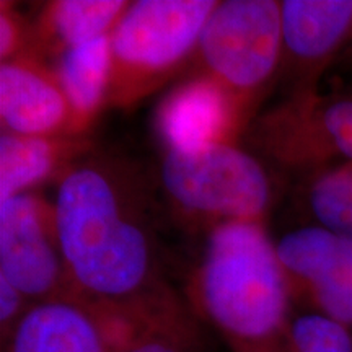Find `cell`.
Returning a JSON list of instances; mask_svg holds the SVG:
<instances>
[{"label":"cell","mask_w":352,"mask_h":352,"mask_svg":"<svg viewBox=\"0 0 352 352\" xmlns=\"http://www.w3.org/2000/svg\"><path fill=\"white\" fill-rule=\"evenodd\" d=\"M109 36L70 50L56 59L54 69L72 108L77 135H88L100 113L108 108L111 83Z\"/></svg>","instance_id":"cell-16"},{"label":"cell","mask_w":352,"mask_h":352,"mask_svg":"<svg viewBox=\"0 0 352 352\" xmlns=\"http://www.w3.org/2000/svg\"><path fill=\"white\" fill-rule=\"evenodd\" d=\"M284 59L283 13L276 0H223L202 30L192 63L239 104L253 124L256 107Z\"/></svg>","instance_id":"cell-5"},{"label":"cell","mask_w":352,"mask_h":352,"mask_svg":"<svg viewBox=\"0 0 352 352\" xmlns=\"http://www.w3.org/2000/svg\"><path fill=\"white\" fill-rule=\"evenodd\" d=\"M32 305L33 303L15 285H12L7 279L0 277V333H2V344H6L8 341V338L12 336Z\"/></svg>","instance_id":"cell-20"},{"label":"cell","mask_w":352,"mask_h":352,"mask_svg":"<svg viewBox=\"0 0 352 352\" xmlns=\"http://www.w3.org/2000/svg\"><path fill=\"white\" fill-rule=\"evenodd\" d=\"M88 135H20L2 132L0 138V202L34 192L44 183L59 182L65 171L90 155Z\"/></svg>","instance_id":"cell-14"},{"label":"cell","mask_w":352,"mask_h":352,"mask_svg":"<svg viewBox=\"0 0 352 352\" xmlns=\"http://www.w3.org/2000/svg\"><path fill=\"white\" fill-rule=\"evenodd\" d=\"M131 2L126 0H54L33 21L32 52L50 63L70 50L108 36Z\"/></svg>","instance_id":"cell-15"},{"label":"cell","mask_w":352,"mask_h":352,"mask_svg":"<svg viewBox=\"0 0 352 352\" xmlns=\"http://www.w3.org/2000/svg\"><path fill=\"white\" fill-rule=\"evenodd\" d=\"M2 352H109L98 315L77 298L34 303Z\"/></svg>","instance_id":"cell-13"},{"label":"cell","mask_w":352,"mask_h":352,"mask_svg":"<svg viewBox=\"0 0 352 352\" xmlns=\"http://www.w3.org/2000/svg\"><path fill=\"white\" fill-rule=\"evenodd\" d=\"M285 352H292V351H285Z\"/></svg>","instance_id":"cell-21"},{"label":"cell","mask_w":352,"mask_h":352,"mask_svg":"<svg viewBox=\"0 0 352 352\" xmlns=\"http://www.w3.org/2000/svg\"><path fill=\"white\" fill-rule=\"evenodd\" d=\"M57 232L74 296L122 305L165 287L139 175L124 162L83 157L57 182Z\"/></svg>","instance_id":"cell-1"},{"label":"cell","mask_w":352,"mask_h":352,"mask_svg":"<svg viewBox=\"0 0 352 352\" xmlns=\"http://www.w3.org/2000/svg\"><path fill=\"white\" fill-rule=\"evenodd\" d=\"M160 182L173 212L191 227L209 233L223 223H266L272 201L270 175L239 144L165 151Z\"/></svg>","instance_id":"cell-4"},{"label":"cell","mask_w":352,"mask_h":352,"mask_svg":"<svg viewBox=\"0 0 352 352\" xmlns=\"http://www.w3.org/2000/svg\"><path fill=\"white\" fill-rule=\"evenodd\" d=\"M109 352H199V318L168 285L122 305H90Z\"/></svg>","instance_id":"cell-10"},{"label":"cell","mask_w":352,"mask_h":352,"mask_svg":"<svg viewBox=\"0 0 352 352\" xmlns=\"http://www.w3.org/2000/svg\"><path fill=\"white\" fill-rule=\"evenodd\" d=\"M284 59L302 76L321 70L352 43V0H284Z\"/></svg>","instance_id":"cell-12"},{"label":"cell","mask_w":352,"mask_h":352,"mask_svg":"<svg viewBox=\"0 0 352 352\" xmlns=\"http://www.w3.org/2000/svg\"><path fill=\"white\" fill-rule=\"evenodd\" d=\"M165 151H192L212 144H239L250 122L239 104L212 78L191 72L166 91L153 114Z\"/></svg>","instance_id":"cell-9"},{"label":"cell","mask_w":352,"mask_h":352,"mask_svg":"<svg viewBox=\"0 0 352 352\" xmlns=\"http://www.w3.org/2000/svg\"><path fill=\"white\" fill-rule=\"evenodd\" d=\"M303 199L316 226L352 241V164L311 170Z\"/></svg>","instance_id":"cell-17"},{"label":"cell","mask_w":352,"mask_h":352,"mask_svg":"<svg viewBox=\"0 0 352 352\" xmlns=\"http://www.w3.org/2000/svg\"><path fill=\"white\" fill-rule=\"evenodd\" d=\"M290 298L266 223L232 222L208 233L188 303L230 352H285Z\"/></svg>","instance_id":"cell-2"},{"label":"cell","mask_w":352,"mask_h":352,"mask_svg":"<svg viewBox=\"0 0 352 352\" xmlns=\"http://www.w3.org/2000/svg\"><path fill=\"white\" fill-rule=\"evenodd\" d=\"M252 127L254 145L279 165L352 164V96L296 95Z\"/></svg>","instance_id":"cell-7"},{"label":"cell","mask_w":352,"mask_h":352,"mask_svg":"<svg viewBox=\"0 0 352 352\" xmlns=\"http://www.w3.org/2000/svg\"><path fill=\"white\" fill-rule=\"evenodd\" d=\"M285 351L352 352L351 328L318 311H307L290 320Z\"/></svg>","instance_id":"cell-18"},{"label":"cell","mask_w":352,"mask_h":352,"mask_svg":"<svg viewBox=\"0 0 352 352\" xmlns=\"http://www.w3.org/2000/svg\"><path fill=\"white\" fill-rule=\"evenodd\" d=\"M0 277L33 305L77 298L60 248L54 202L36 191L0 202Z\"/></svg>","instance_id":"cell-6"},{"label":"cell","mask_w":352,"mask_h":352,"mask_svg":"<svg viewBox=\"0 0 352 352\" xmlns=\"http://www.w3.org/2000/svg\"><path fill=\"white\" fill-rule=\"evenodd\" d=\"M219 0H138L113 30L108 108L129 109L186 67Z\"/></svg>","instance_id":"cell-3"},{"label":"cell","mask_w":352,"mask_h":352,"mask_svg":"<svg viewBox=\"0 0 352 352\" xmlns=\"http://www.w3.org/2000/svg\"><path fill=\"white\" fill-rule=\"evenodd\" d=\"M0 122L10 134L77 135L54 65L33 52L0 63Z\"/></svg>","instance_id":"cell-11"},{"label":"cell","mask_w":352,"mask_h":352,"mask_svg":"<svg viewBox=\"0 0 352 352\" xmlns=\"http://www.w3.org/2000/svg\"><path fill=\"white\" fill-rule=\"evenodd\" d=\"M294 296L352 328V241L320 226L300 227L274 241Z\"/></svg>","instance_id":"cell-8"},{"label":"cell","mask_w":352,"mask_h":352,"mask_svg":"<svg viewBox=\"0 0 352 352\" xmlns=\"http://www.w3.org/2000/svg\"><path fill=\"white\" fill-rule=\"evenodd\" d=\"M33 25L28 23L12 2H0V63L32 52Z\"/></svg>","instance_id":"cell-19"}]
</instances>
